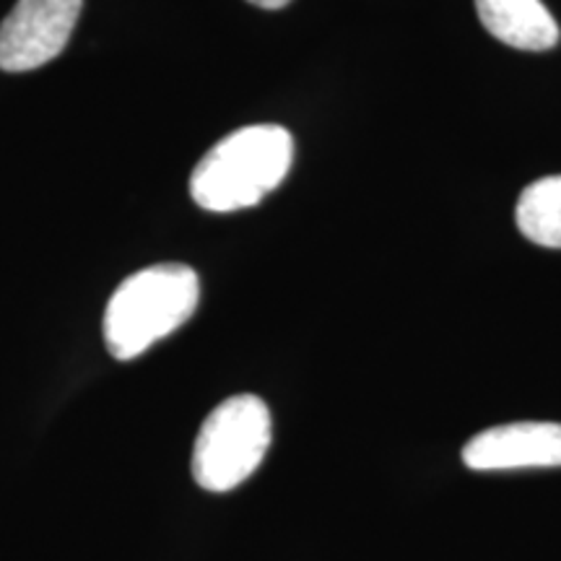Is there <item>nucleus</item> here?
<instances>
[{
	"label": "nucleus",
	"mask_w": 561,
	"mask_h": 561,
	"mask_svg": "<svg viewBox=\"0 0 561 561\" xmlns=\"http://www.w3.org/2000/svg\"><path fill=\"white\" fill-rule=\"evenodd\" d=\"M83 0H19L0 24V70L26 73L66 50Z\"/></svg>",
	"instance_id": "nucleus-4"
},
{
	"label": "nucleus",
	"mask_w": 561,
	"mask_h": 561,
	"mask_svg": "<svg viewBox=\"0 0 561 561\" xmlns=\"http://www.w3.org/2000/svg\"><path fill=\"white\" fill-rule=\"evenodd\" d=\"M248 3L257 5V9H265V11H278V9H284V5H289L291 0H248Z\"/></svg>",
	"instance_id": "nucleus-8"
},
{
	"label": "nucleus",
	"mask_w": 561,
	"mask_h": 561,
	"mask_svg": "<svg viewBox=\"0 0 561 561\" xmlns=\"http://www.w3.org/2000/svg\"><path fill=\"white\" fill-rule=\"evenodd\" d=\"M515 221L533 244L561 250V174L525 187L517 201Z\"/></svg>",
	"instance_id": "nucleus-7"
},
{
	"label": "nucleus",
	"mask_w": 561,
	"mask_h": 561,
	"mask_svg": "<svg viewBox=\"0 0 561 561\" xmlns=\"http://www.w3.org/2000/svg\"><path fill=\"white\" fill-rule=\"evenodd\" d=\"M462 462L471 471H517V468L561 466V424L520 421L491 426L462 447Z\"/></svg>",
	"instance_id": "nucleus-5"
},
{
	"label": "nucleus",
	"mask_w": 561,
	"mask_h": 561,
	"mask_svg": "<svg viewBox=\"0 0 561 561\" xmlns=\"http://www.w3.org/2000/svg\"><path fill=\"white\" fill-rule=\"evenodd\" d=\"M481 24L491 37L525 53L557 47L559 24L541 0H476Z\"/></svg>",
	"instance_id": "nucleus-6"
},
{
	"label": "nucleus",
	"mask_w": 561,
	"mask_h": 561,
	"mask_svg": "<svg viewBox=\"0 0 561 561\" xmlns=\"http://www.w3.org/2000/svg\"><path fill=\"white\" fill-rule=\"evenodd\" d=\"M294 138L280 125H250L224 136L198 161L191 195L201 208L231 214L257 206L291 170Z\"/></svg>",
	"instance_id": "nucleus-1"
},
{
	"label": "nucleus",
	"mask_w": 561,
	"mask_h": 561,
	"mask_svg": "<svg viewBox=\"0 0 561 561\" xmlns=\"http://www.w3.org/2000/svg\"><path fill=\"white\" fill-rule=\"evenodd\" d=\"M271 447V411L257 396H234L203 421L193 450L201 489L224 494L257 471Z\"/></svg>",
	"instance_id": "nucleus-3"
},
{
	"label": "nucleus",
	"mask_w": 561,
	"mask_h": 561,
	"mask_svg": "<svg viewBox=\"0 0 561 561\" xmlns=\"http://www.w3.org/2000/svg\"><path fill=\"white\" fill-rule=\"evenodd\" d=\"M201 284L182 263H159L125 278L104 312L110 354L130 362L193 318Z\"/></svg>",
	"instance_id": "nucleus-2"
}]
</instances>
